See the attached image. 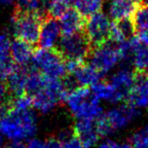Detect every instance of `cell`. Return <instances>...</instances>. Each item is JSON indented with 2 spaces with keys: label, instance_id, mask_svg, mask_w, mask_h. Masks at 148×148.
<instances>
[{
  "label": "cell",
  "instance_id": "obj_1",
  "mask_svg": "<svg viewBox=\"0 0 148 148\" xmlns=\"http://www.w3.org/2000/svg\"><path fill=\"white\" fill-rule=\"evenodd\" d=\"M37 131L35 114L29 110H10L0 119V133L10 140H26L33 138Z\"/></svg>",
  "mask_w": 148,
  "mask_h": 148
},
{
  "label": "cell",
  "instance_id": "obj_2",
  "mask_svg": "<svg viewBox=\"0 0 148 148\" xmlns=\"http://www.w3.org/2000/svg\"><path fill=\"white\" fill-rule=\"evenodd\" d=\"M90 87H77L71 90L66 103L77 120L87 119L96 121L102 112L100 99L92 93Z\"/></svg>",
  "mask_w": 148,
  "mask_h": 148
},
{
  "label": "cell",
  "instance_id": "obj_3",
  "mask_svg": "<svg viewBox=\"0 0 148 148\" xmlns=\"http://www.w3.org/2000/svg\"><path fill=\"white\" fill-rule=\"evenodd\" d=\"M31 62L32 66L45 77L53 78H65L68 75L65 66V60L56 48L36 49L32 57Z\"/></svg>",
  "mask_w": 148,
  "mask_h": 148
},
{
  "label": "cell",
  "instance_id": "obj_4",
  "mask_svg": "<svg viewBox=\"0 0 148 148\" xmlns=\"http://www.w3.org/2000/svg\"><path fill=\"white\" fill-rule=\"evenodd\" d=\"M44 18L38 14L16 9L12 21L14 36L16 39L23 40L32 45L38 44Z\"/></svg>",
  "mask_w": 148,
  "mask_h": 148
},
{
  "label": "cell",
  "instance_id": "obj_5",
  "mask_svg": "<svg viewBox=\"0 0 148 148\" xmlns=\"http://www.w3.org/2000/svg\"><path fill=\"white\" fill-rule=\"evenodd\" d=\"M92 46L85 32H78L70 35H62L57 46L64 60H77L84 62L89 58Z\"/></svg>",
  "mask_w": 148,
  "mask_h": 148
},
{
  "label": "cell",
  "instance_id": "obj_6",
  "mask_svg": "<svg viewBox=\"0 0 148 148\" xmlns=\"http://www.w3.org/2000/svg\"><path fill=\"white\" fill-rule=\"evenodd\" d=\"M89 60V63L104 75L122 60V55L117 45H113V42H108L102 45L92 47Z\"/></svg>",
  "mask_w": 148,
  "mask_h": 148
},
{
  "label": "cell",
  "instance_id": "obj_7",
  "mask_svg": "<svg viewBox=\"0 0 148 148\" xmlns=\"http://www.w3.org/2000/svg\"><path fill=\"white\" fill-rule=\"evenodd\" d=\"M111 23L109 16L101 12L86 19L84 32L92 47L110 42Z\"/></svg>",
  "mask_w": 148,
  "mask_h": 148
},
{
  "label": "cell",
  "instance_id": "obj_8",
  "mask_svg": "<svg viewBox=\"0 0 148 148\" xmlns=\"http://www.w3.org/2000/svg\"><path fill=\"white\" fill-rule=\"evenodd\" d=\"M61 27L60 21L51 16L44 18L42 23L41 33H40L39 45L41 48L55 49L57 48L61 38Z\"/></svg>",
  "mask_w": 148,
  "mask_h": 148
},
{
  "label": "cell",
  "instance_id": "obj_9",
  "mask_svg": "<svg viewBox=\"0 0 148 148\" xmlns=\"http://www.w3.org/2000/svg\"><path fill=\"white\" fill-rule=\"evenodd\" d=\"M138 114L139 111L137 108L129 104H125L121 107L114 108L103 115L108 124L110 125V128L114 132L118 129L124 128Z\"/></svg>",
  "mask_w": 148,
  "mask_h": 148
},
{
  "label": "cell",
  "instance_id": "obj_10",
  "mask_svg": "<svg viewBox=\"0 0 148 148\" xmlns=\"http://www.w3.org/2000/svg\"><path fill=\"white\" fill-rule=\"evenodd\" d=\"M126 102L137 109L148 106V73L135 71V83Z\"/></svg>",
  "mask_w": 148,
  "mask_h": 148
},
{
  "label": "cell",
  "instance_id": "obj_11",
  "mask_svg": "<svg viewBox=\"0 0 148 148\" xmlns=\"http://www.w3.org/2000/svg\"><path fill=\"white\" fill-rule=\"evenodd\" d=\"M72 84L77 85V87H92L101 81L103 74L92 66L91 64L82 63L72 75H68Z\"/></svg>",
  "mask_w": 148,
  "mask_h": 148
},
{
  "label": "cell",
  "instance_id": "obj_12",
  "mask_svg": "<svg viewBox=\"0 0 148 148\" xmlns=\"http://www.w3.org/2000/svg\"><path fill=\"white\" fill-rule=\"evenodd\" d=\"M75 134L81 140L84 148H92L100 138L96 127V121L82 119L77 120L75 126Z\"/></svg>",
  "mask_w": 148,
  "mask_h": 148
},
{
  "label": "cell",
  "instance_id": "obj_13",
  "mask_svg": "<svg viewBox=\"0 0 148 148\" xmlns=\"http://www.w3.org/2000/svg\"><path fill=\"white\" fill-rule=\"evenodd\" d=\"M142 0H112L109 8V15L112 21L131 19Z\"/></svg>",
  "mask_w": 148,
  "mask_h": 148
},
{
  "label": "cell",
  "instance_id": "obj_14",
  "mask_svg": "<svg viewBox=\"0 0 148 148\" xmlns=\"http://www.w3.org/2000/svg\"><path fill=\"white\" fill-rule=\"evenodd\" d=\"M61 32L63 35H70L84 31L86 18H84L75 8L68 10L60 17Z\"/></svg>",
  "mask_w": 148,
  "mask_h": 148
},
{
  "label": "cell",
  "instance_id": "obj_15",
  "mask_svg": "<svg viewBox=\"0 0 148 148\" xmlns=\"http://www.w3.org/2000/svg\"><path fill=\"white\" fill-rule=\"evenodd\" d=\"M27 74L28 68L26 66H17L7 78V87L12 99L26 93Z\"/></svg>",
  "mask_w": 148,
  "mask_h": 148
},
{
  "label": "cell",
  "instance_id": "obj_16",
  "mask_svg": "<svg viewBox=\"0 0 148 148\" xmlns=\"http://www.w3.org/2000/svg\"><path fill=\"white\" fill-rule=\"evenodd\" d=\"M33 45L20 39H15L12 42L10 57L18 66H26L31 61L34 54Z\"/></svg>",
  "mask_w": 148,
  "mask_h": 148
},
{
  "label": "cell",
  "instance_id": "obj_17",
  "mask_svg": "<svg viewBox=\"0 0 148 148\" xmlns=\"http://www.w3.org/2000/svg\"><path fill=\"white\" fill-rule=\"evenodd\" d=\"M131 45V57L136 72L148 73V45L140 42L137 36L129 39Z\"/></svg>",
  "mask_w": 148,
  "mask_h": 148
},
{
  "label": "cell",
  "instance_id": "obj_18",
  "mask_svg": "<svg viewBox=\"0 0 148 148\" xmlns=\"http://www.w3.org/2000/svg\"><path fill=\"white\" fill-rule=\"evenodd\" d=\"M110 83L125 97V101L135 83V71L131 72L128 69H122L114 74L110 78Z\"/></svg>",
  "mask_w": 148,
  "mask_h": 148
},
{
  "label": "cell",
  "instance_id": "obj_19",
  "mask_svg": "<svg viewBox=\"0 0 148 148\" xmlns=\"http://www.w3.org/2000/svg\"><path fill=\"white\" fill-rule=\"evenodd\" d=\"M92 93L96 97L107 101H110L111 103H118L123 100H125V97L119 92L110 82H99L97 84L91 87Z\"/></svg>",
  "mask_w": 148,
  "mask_h": 148
},
{
  "label": "cell",
  "instance_id": "obj_20",
  "mask_svg": "<svg viewBox=\"0 0 148 148\" xmlns=\"http://www.w3.org/2000/svg\"><path fill=\"white\" fill-rule=\"evenodd\" d=\"M47 4L48 0H18L16 9L45 17V12H47Z\"/></svg>",
  "mask_w": 148,
  "mask_h": 148
},
{
  "label": "cell",
  "instance_id": "obj_21",
  "mask_svg": "<svg viewBox=\"0 0 148 148\" xmlns=\"http://www.w3.org/2000/svg\"><path fill=\"white\" fill-rule=\"evenodd\" d=\"M135 34L148 31V5L142 2L131 18Z\"/></svg>",
  "mask_w": 148,
  "mask_h": 148
},
{
  "label": "cell",
  "instance_id": "obj_22",
  "mask_svg": "<svg viewBox=\"0 0 148 148\" xmlns=\"http://www.w3.org/2000/svg\"><path fill=\"white\" fill-rule=\"evenodd\" d=\"M77 0H48L47 16L60 18L68 10L74 9Z\"/></svg>",
  "mask_w": 148,
  "mask_h": 148
},
{
  "label": "cell",
  "instance_id": "obj_23",
  "mask_svg": "<svg viewBox=\"0 0 148 148\" xmlns=\"http://www.w3.org/2000/svg\"><path fill=\"white\" fill-rule=\"evenodd\" d=\"M102 5V0H77L75 5V9L87 19L93 14L100 12Z\"/></svg>",
  "mask_w": 148,
  "mask_h": 148
},
{
  "label": "cell",
  "instance_id": "obj_24",
  "mask_svg": "<svg viewBox=\"0 0 148 148\" xmlns=\"http://www.w3.org/2000/svg\"><path fill=\"white\" fill-rule=\"evenodd\" d=\"M33 107V98L32 96L27 95V93H24L22 95L13 97V98L10 101V109L14 110H29L31 108Z\"/></svg>",
  "mask_w": 148,
  "mask_h": 148
},
{
  "label": "cell",
  "instance_id": "obj_25",
  "mask_svg": "<svg viewBox=\"0 0 148 148\" xmlns=\"http://www.w3.org/2000/svg\"><path fill=\"white\" fill-rule=\"evenodd\" d=\"M130 143L133 148H148V125L133 134Z\"/></svg>",
  "mask_w": 148,
  "mask_h": 148
},
{
  "label": "cell",
  "instance_id": "obj_26",
  "mask_svg": "<svg viewBox=\"0 0 148 148\" xmlns=\"http://www.w3.org/2000/svg\"><path fill=\"white\" fill-rule=\"evenodd\" d=\"M10 42L9 37L5 33L0 31V58H5L10 56Z\"/></svg>",
  "mask_w": 148,
  "mask_h": 148
},
{
  "label": "cell",
  "instance_id": "obj_27",
  "mask_svg": "<svg viewBox=\"0 0 148 148\" xmlns=\"http://www.w3.org/2000/svg\"><path fill=\"white\" fill-rule=\"evenodd\" d=\"M63 148H84L81 140L77 135H72L64 142H62Z\"/></svg>",
  "mask_w": 148,
  "mask_h": 148
},
{
  "label": "cell",
  "instance_id": "obj_28",
  "mask_svg": "<svg viewBox=\"0 0 148 148\" xmlns=\"http://www.w3.org/2000/svg\"><path fill=\"white\" fill-rule=\"evenodd\" d=\"M27 148H45V142L39 139L31 138L26 143Z\"/></svg>",
  "mask_w": 148,
  "mask_h": 148
},
{
  "label": "cell",
  "instance_id": "obj_29",
  "mask_svg": "<svg viewBox=\"0 0 148 148\" xmlns=\"http://www.w3.org/2000/svg\"><path fill=\"white\" fill-rule=\"evenodd\" d=\"M45 148H63V144L59 139L51 138L45 142Z\"/></svg>",
  "mask_w": 148,
  "mask_h": 148
},
{
  "label": "cell",
  "instance_id": "obj_30",
  "mask_svg": "<svg viewBox=\"0 0 148 148\" xmlns=\"http://www.w3.org/2000/svg\"><path fill=\"white\" fill-rule=\"evenodd\" d=\"M10 110V104L0 102V119L3 118Z\"/></svg>",
  "mask_w": 148,
  "mask_h": 148
},
{
  "label": "cell",
  "instance_id": "obj_31",
  "mask_svg": "<svg viewBox=\"0 0 148 148\" xmlns=\"http://www.w3.org/2000/svg\"><path fill=\"white\" fill-rule=\"evenodd\" d=\"M117 145L118 143L112 142V140H106V142L100 143L97 148H117Z\"/></svg>",
  "mask_w": 148,
  "mask_h": 148
},
{
  "label": "cell",
  "instance_id": "obj_32",
  "mask_svg": "<svg viewBox=\"0 0 148 148\" xmlns=\"http://www.w3.org/2000/svg\"><path fill=\"white\" fill-rule=\"evenodd\" d=\"M9 148H27V145L21 140H12L10 143Z\"/></svg>",
  "mask_w": 148,
  "mask_h": 148
},
{
  "label": "cell",
  "instance_id": "obj_33",
  "mask_svg": "<svg viewBox=\"0 0 148 148\" xmlns=\"http://www.w3.org/2000/svg\"><path fill=\"white\" fill-rule=\"evenodd\" d=\"M117 148H133V146L130 143H118Z\"/></svg>",
  "mask_w": 148,
  "mask_h": 148
},
{
  "label": "cell",
  "instance_id": "obj_34",
  "mask_svg": "<svg viewBox=\"0 0 148 148\" xmlns=\"http://www.w3.org/2000/svg\"><path fill=\"white\" fill-rule=\"evenodd\" d=\"M13 1L14 0H0V3H2V4H10V3Z\"/></svg>",
  "mask_w": 148,
  "mask_h": 148
},
{
  "label": "cell",
  "instance_id": "obj_35",
  "mask_svg": "<svg viewBox=\"0 0 148 148\" xmlns=\"http://www.w3.org/2000/svg\"><path fill=\"white\" fill-rule=\"evenodd\" d=\"M2 134H1V133H0V143H1V140H2Z\"/></svg>",
  "mask_w": 148,
  "mask_h": 148
},
{
  "label": "cell",
  "instance_id": "obj_36",
  "mask_svg": "<svg viewBox=\"0 0 148 148\" xmlns=\"http://www.w3.org/2000/svg\"><path fill=\"white\" fill-rule=\"evenodd\" d=\"M143 1H144L143 3H145L146 5H148V0H143Z\"/></svg>",
  "mask_w": 148,
  "mask_h": 148
},
{
  "label": "cell",
  "instance_id": "obj_37",
  "mask_svg": "<svg viewBox=\"0 0 148 148\" xmlns=\"http://www.w3.org/2000/svg\"><path fill=\"white\" fill-rule=\"evenodd\" d=\"M0 148H2V147H0Z\"/></svg>",
  "mask_w": 148,
  "mask_h": 148
}]
</instances>
